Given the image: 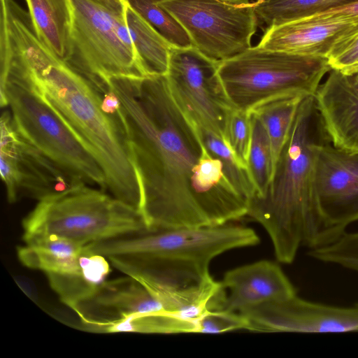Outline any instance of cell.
Listing matches in <instances>:
<instances>
[{
	"label": "cell",
	"mask_w": 358,
	"mask_h": 358,
	"mask_svg": "<svg viewBox=\"0 0 358 358\" xmlns=\"http://www.w3.org/2000/svg\"><path fill=\"white\" fill-rule=\"evenodd\" d=\"M332 12H341V13H347L352 14H358V3H355L354 4L349 5L343 8L329 10ZM328 12V11H327Z\"/></svg>",
	"instance_id": "30"
},
{
	"label": "cell",
	"mask_w": 358,
	"mask_h": 358,
	"mask_svg": "<svg viewBox=\"0 0 358 358\" xmlns=\"http://www.w3.org/2000/svg\"><path fill=\"white\" fill-rule=\"evenodd\" d=\"M248 113L251 123V142L248 168L256 189L255 198L262 196L266 192L273 176L274 164L264 125L255 113Z\"/></svg>",
	"instance_id": "24"
},
{
	"label": "cell",
	"mask_w": 358,
	"mask_h": 358,
	"mask_svg": "<svg viewBox=\"0 0 358 358\" xmlns=\"http://www.w3.org/2000/svg\"><path fill=\"white\" fill-rule=\"evenodd\" d=\"M207 57L221 62L251 46L259 21L250 0H158Z\"/></svg>",
	"instance_id": "9"
},
{
	"label": "cell",
	"mask_w": 358,
	"mask_h": 358,
	"mask_svg": "<svg viewBox=\"0 0 358 358\" xmlns=\"http://www.w3.org/2000/svg\"><path fill=\"white\" fill-rule=\"evenodd\" d=\"M125 22L147 76H166L171 45L126 1Z\"/></svg>",
	"instance_id": "21"
},
{
	"label": "cell",
	"mask_w": 358,
	"mask_h": 358,
	"mask_svg": "<svg viewBox=\"0 0 358 358\" xmlns=\"http://www.w3.org/2000/svg\"><path fill=\"white\" fill-rule=\"evenodd\" d=\"M8 71L25 79L92 155L110 194L139 210L140 186L118 111L108 110L102 91L38 38L24 9L0 20V73Z\"/></svg>",
	"instance_id": "2"
},
{
	"label": "cell",
	"mask_w": 358,
	"mask_h": 358,
	"mask_svg": "<svg viewBox=\"0 0 358 358\" xmlns=\"http://www.w3.org/2000/svg\"><path fill=\"white\" fill-rule=\"evenodd\" d=\"M227 144L238 161L248 167L251 142V123L248 113L234 108L226 127Z\"/></svg>",
	"instance_id": "27"
},
{
	"label": "cell",
	"mask_w": 358,
	"mask_h": 358,
	"mask_svg": "<svg viewBox=\"0 0 358 358\" xmlns=\"http://www.w3.org/2000/svg\"><path fill=\"white\" fill-rule=\"evenodd\" d=\"M358 73V64L350 69L346 73L347 75H352Z\"/></svg>",
	"instance_id": "31"
},
{
	"label": "cell",
	"mask_w": 358,
	"mask_h": 358,
	"mask_svg": "<svg viewBox=\"0 0 358 358\" xmlns=\"http://www.w3.org/2000/svg\"><path fill=\"white\" fill-rule=\"evenodd\" d=\"M70 2L68 64L95 84L113 76H147L125 22V1Z\"/></svg>",
	"instance_id": "7"
},
{
	"label": "cell",
	"mask_w": 358,
	"mask_h": 358,
	"mask_svg": "<svg viewBox=\"0 0 358 358\" xmlns=\"http://www.w3.org/2000/svg\"><path fill=\"white\" fill-rule=\"evenodd\" d=\"M331 69L324 57L257 45L220 62L217 73L231 106L249 113L273 100L315 96Z\"/></svg>",
	"instance_id": "6"
},
{
	"label": "cell",
	"mask_w": 358,
	"mask_h": 358,
	"mask_svg": "<svg viewBox=\"0 0 358 358\" xmlns=\"http://www.w3.org/2000/svg\"><path fill=\"white\" fill-rule=\"evenodd\" d=\"M325 141L330 140L314 96L305 97L266 192L249 203L247 217L267 232L280 263H292L302 245L311 250L331 243L319 214L313 183L315 147Z\"/></svg>",
	"instance_id": "3"
},
{
	"label": "cell",
	"mask_w": 358,
	"mask_h": 358,
	"mask_svg": "<svg viewBox=\"0 0 358 358\" xmlns=\"http://www.w3.org/2000/svg\"><path fill=\"white\" fill-rule=\"evenodd\" d=\"M328 73L314 96L324 129L335 147L358 152V73Z\"/></svg>",
	"instance_id": "17"
},
{
	"label": "cell",
	"mask_w": 358,
	"mask_h": 358,
	"mask_svg": "<svg viewBox=\"0 0 358 358\" xmlns=\"http://www.w3.org/2000/svg\"><path fill=\"white\" fill-rule=\"evenodd\" d=\"M0 172L10 203L38 201L85 184L31 143L16 128L10 112L1 116Z\"/></svg>",
	"instance_id": "11"
},
{
	"label": "cell",
	"mask_w": 358,
	"mask_h": 358,
	"mask_svg": "<svg viewBox=\"0 0 358 358\" xmlns=\"http://www.w3.org/2000/svg\"><path fill=\"white\" fill-rule=\"evenodd\" d=\"M358 3V0H257L255 12L266 30L300 18Z\"/></svg>",
	"instance_id": "22"
},
{
	"label": "cell",
	"mask_w": 358,
	"mask_h": 358,
	"mask_svg": "<svg viewBox=\"0 0 358 358\" xmlns=\"http://www.w3.org/2000/svg\"><path fill=\"white\" fill-rule=\"evenodd\" d=\"M251 228L233 222L215 227L146 229L88 248L125 275L153 287L182 288L210 276V262L229 250L259 243Z\"/></svg>",
	"instance_id": "4"
},
{
	"label": "cell",
	"mask_w": 358,
	"mask_h": 358,
	"mask_svg": "<svg viewBox=\"0 0 358 358\" xmlns=\"http://www.w3.org/2000/svg\"><path fill=\"white\" fill-rule=\"evenodd\" d=\"M358 24V14L328 11L267 29L259 47L327 58L333 45Z\"/></svg>",
	"instance_id": "15"
},
{
	"label": "cell",
	"mask_w": 358,
	"mask_h": 358,
	"mask_svg": "<svg viewBox=\"0 0 358 358\" xmlns=\"http://www.w3.org/2000/svg\"><path fill=\"white\" fill-rule=\"evenodd\" d=\"M73 310L79 318V328L94 333L131 316L166 311L143 283L127 275L106 280L90 299Z\"/></svg>",
	"instance_id": "14"
},
{
	"label": "cell",
	"mask_w": 358,
	"mask_h": 358,
	"mask_svg": "<svg viewBox=\"0 0 358 358\" xmlns=\"http://www.w3.org/2000/svg\"><path fill=\"white\" fill-rule=\"evenodd\" d=\"M214 61L193 45L171 46L166 78L172 97L199 130L227 142L226 127L234 108L222 87Z\"/></svg>",
	"instance_id": "10"
},
{
	"label": "cell",
	"mask_w": 358,
	"mask_h": 358,
	"mask_svg": "<svg viewBox=\"0 0 358 358\" xmlns=\"http://www.w3.org/2000/svg\"><path fill=\"white\" fill-rule=\"evenodd\" d=\"M304 98H281L265 103L250 111L259 117L266 129L274 167L288 138L299 106Z\"/></svg>",
	"instance_id": "23"
},
{
	"label": "cell",
	"mask_w": 358,
	"mask_h": 358,
	"mask_svg": "<svg viewBox=\"0 0 358 358\" xmlns=\"http://www.w3.org/2000/svg\"><path fill=\"white\" fill-rule=\"evenodd\" d=\"M223 290L218 310L235 313L258 304L296 294L281 267L260 260L228 271L220 281Z\"/></svg>",
	"instance_id": "16"
},
{
	"label": "cell",
	"mask_w": 358,
	"mask_h": 358,
	"mask_svg": "<svg viewBox=\"0 0 358 358\" xmlns=\"http://www.w3.org/2000/svg\"><path fill=\"white\" fill-rule=\"evenodd\" d=\"M88 250L81 271L64 275H46L50 287L61 301L72 310L90 299L111 271L110 263L106 257L89 248Z\"/></svg>",
	"instance_id": "20"
},
{
	"label": "cell",
	"mask_w": 358,
	"mask_h": 358,
	"mask_svg": "<svg viewBox=\"0 0 358 358\" xmlns=\"http://www.w3.org/2000/svg\"><path fill=\"white\" fill-rule=\"evenodd\" d=\"M158 0H125L171 45L178 48L192 46L191 40L178 22L161 8Z\"/></svg>",
	"instance_id": "25"
},
{
	"label": "cell",
	"mask_w": 358,
	"mask_h": 358,
	"mask_svg": "<svg viewBox=\"0 0 358 358\" xmlns=\"http://www.w3.org/2000/svg\"><path fill=\"white\" fill-rule=\"evenodd\" d=\"M255 332L358 331V304L351 308L310 302L296 294L266 301L240 313Z\"/></svg>",
	"instance_id": "13"
},
{
	"label": "cell",
	"mask_w": 358,
	"mask_h": 358,
	"mask_svg": "<svg viewBox=\"0 0 358 358\" xmlns=\"http://www.w3.org/2000/svg\"><path fill=\"white\" fill-rule=\"evenodd\" d=\"M248 322L242 314L224 310H208L196 322L195 333L220 334L248 329Z\"/></svg>",
	"instance_id": "29"
},
{
	"label": "cell",
	"mask_w": 358,
	"mask_h": 358,
	"mask_svg": "<svg viewBox=\"0 0 358 358\" xmlns=\"http://www.w3.org/2000/svg\"><path fill=\"white\" fill-rule=\"evenodd\" d=\"M17 248L19 261L27 268L46 275H64L83 268L88 248L61 237L34 236L23 238Z\"/></svg>",
	"instance_id": "18"
},
{
	"label": "cell",
	"mask_w": 358,
	"mask_h": 358,
	"mask_svg": "<svg viewBox=\"0 0 358 358\" xmlns=\"http://www.w3.org/2000/svg\"><path fill=\"white\" fill-rule=\"evenodd\" d=\"M148 229L215 227L247 216L255 187L227 145L215 152L173 100L165 76H113Z\"/></svg>",
	"instance_id": "1"
},
{
	"label": "cell",
	"mask_w": 358,
	"mask_h": 358,
	"mask_svg": "<svg viewBox=\"0 0 358 358\" xmlns=\"http://www.w3.org/2000/svg\"><path fill=\"white\" fill-rule=\"evenodd\" d=\"M308 254L317 261L336 264L358 273V231L345 232L336 241L310 250Z\"/></svg>",
	"instance_id": "26"
},
{
	"label": "cell",
	"mask_w": 358,
	"mask_h": 358,
	"mask_svg": "<svg viewBox=\"0 0 358 358\" xmlns=\"http://www.w3.org/2000/svg\"><path fill=\"white\" fill-rule=\"evenodd\" d=\"M22 225L23 238L54 236L83 246L148 229L138 210L88 185L38 201Z\"/></svg>",
	"instance_id": "5"
},
{
	"label": "cell",
	"mask_w": 358,
	"mask_h": 358,
	"mask_svg": "<svg viewBox=\"0 0 358 358\" xmlns=\"http://www.w3.org/2000/svg\"><path fill=\"white\" fill-rule=\"evenodd\" d=\"M120 1H124L125 0H120Z\"/></svg>",
	"instance_id": "32"
},
{
	"label": "cell",
	"mask_w": 358,
	"mask_h": 358,
	"mask_svg": "<svg viewBox=\"0 0 358 358\" xmlns=\"http://www.w3.org/2000/svg\"><path fill=\"white\" fill-rule=\"evenodd\" d=\"M327 59L331 69L343 73L358 64V24L338 40Z\"/></svg>",
	"instance_id": "28"
},
{
	"label": "cell",
	"mask_w": 358,
	"mask_h": 358,
	"mask_svg": "<svg viewBox=\"0 0 358 358\" xmlns=\"http://www.w3.org/2000/svg\"><path fill=\"white\" fill-rule=\"evenodd\" d=\"M314 194L331 243L358 221V152L335 147L330 141L314 152Z\"/></svg>",
	"instance_id": "12"
},
{
	"label": "cell",
	"mask_w": 358,
	"mask_h": 358,
	"mask_svg": "<svg viewBox=\"0 0 358 358\" xmlns=\"http://www.w3.org/2000/svg\"><path fill=\"white\" fill-rule=\"evenodd\" d=\"M38 38L66 62L71 27L70 0H24Z\"/></svg>",
	"instance_id": "19"
},
{
	"label": "cell",
	"mask_w": 358,
	"mask_h": 358,
	"mask_svg": "<svg viewBox=\"0 0 358 358\" xmlns=\"http://www.w3.org/2000/svg\"><path fill=\"white\" fill-rule=\"evenodd\" d=\"M0 105L10 108L15 126L35 147L85 184L106 190L104 173L95 158L55 110L13 71L0 76Z\"/></svg>",
	"instance_id": "8"
}]
</instances>
